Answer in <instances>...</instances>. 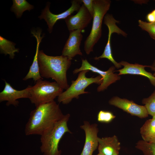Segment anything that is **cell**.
<instances>
[{"label": "cell", "instance_id": "1", "mask_svg": "<svg viewBox=\"0 0 155 155\" xmlns=\"http://www.w3.org/2000/svg\"><path fill=\"white\" fill-rule=\"evenodd\" d=\"M64 115L55 101L39 105L30 112L25 133L27 135L41 136L52 129Z\"/></svg>", "mask_w": 155, "mask_h": 155}, {"label": "cell", "instance_id": "2", "mask_svg": "<svg viewBox=\"0 0 155 155\" xmlns=\"http://www.w3.org/2000/svg\"><path fill=\"white\" fill-rule=\"evenodd\" d=\"M39 71L42 78H51L55 80L63 89L69 86L67 72L71 66V59L62 55L50 56L39 51L38 55Z\"/></svg>", "mask_w": 155, "mask_h": 155}, {"label": "cell", "instance_id": "3", "mask_svg": "<svg viewBox=\"0 0 155 155\" xmlns=\"http://www.w3.org/2000/svg\"><path fill=\"white\" fill-rule=\"evenodd\" d=\"M70 116L69 114L65 115L52 129L40 136V149L44 155H61L58 148L60 141L66 133H72L67 124Z\"/></svg>", "mask_w": 155, "mask_h": 155}, {"label": "cell", "instance_id": "4", "mask_svg": "<svg viewBox=\"0 0 155 155\" xmlns=\"http://www.w3.org/2000/svg\"><path fill=\"white\" fill-rule=\"evenodd\" d=\"M111 3L109 0H93L94 13L92 28L84 43V50L87 55L93 51L94 45L101 37L102 20L110 8Z\"/></svg>", "mask_w": 155, "mask_h": 155}, {"label": "cell", "instance_id": "5", "mask_svg": "<svg viewBox=\"0 0 155 155\" xmlns=\"http://www.w3.org/2000/svg\"><path fill=\"white\" fill-rule=\"evenodd\" d=\"M89 71L84 70L80 72L76 80L72 81L70 86L58 97V102L64 104H69L73 98L78 99L80 95L89 93L85 90L90 85L93 83L101 84L103 79L100 75L95 77H86V74Z\"/></svg>", "mask_w": 155, "mask_h": 155}, {"label": "cell", "instance_id": "6", "mask_svg": "<svg viewBox=\"0 0 155 155\" xmlns=\"http://www.w3.org/2000/svg\"><path fill=\"white\" fill-rule=\"evenodd\" d=\"M63 89L56 82L40 80L32 86L29 98L35 106L52 102L63 92Z\"/></svg>", "mask_w": 155, "mask_h": 155}, {"label": "cell", "instance_id": "7", "mask_svg": "<svg viewBox=\"0 0 155 155\" xmlns=\"http://www.w3.org/2000/svg\"><path fill=\"white\" fill-rule=\"evenodd\" d=\"M81 66L75 69L73 71L74 74L84 70H88L97 73L102 78L103 81L97 88V91L100 92L107 89L111 84L119 80L121 77L116 73H114L115 67L114 66H111L106 71H102L91 64L86 59H82Z\"/></svg>", "mask_w": 155, "mask_h": 155}, {"label": "cell", "instance_id": "8", "mask_svg": "<svg viewBox=\"0 0 155 155\" xmlns=\"http://www.w3.org/2000/svg\"><path fill=\"white\" fill-rule=\"evenodd\" d=\"M119 23V21L116 20L112 15L109 14L105 15L104 17V23L107 26L108 30L107 42L102 54L98 57H96L94 58L96 60L106 58L111 61L115 67L117 69L120 68L122 66L119 63L116 61L113 57L111 46V35L114 33L121 34L124 36L127 35V34L125 32L116 25V24Z\"/></svg>", "mask_w": 155, "mask_h": 155}, {"label": "cell", "instance_id": "9", "mask_svg": "<svg viewBox=\"0 0 155 155\" xmlns=\"http://www.w3.org/2000/svg\"><path fill=\"white\" fill-rule=\"evenodd\" d=\"M71 7L65 11L58 14L52 13L49 9L50 4L48 3L42 11L41 14L39 16L40 20L44 19L46 22L50 33L52 32L53 27L58 20L65 19L71 15L75 11H78L81 6V0H73L71 2Z\"/></svg>", "mask_w": 155, "mask_h": 155}, {"label": "cell", "instance_id": "10", "mask_svg": "<svg viewBox=\"0 0 155 155\" xmlns=\"http://www.w3.org/2000/svg\"><path fill=\"white\" fill-rule=\"evenodd\" d=\"M80 127L84 131L85 139L83 150L80 155H92L98 146V125L96 123L90 124L89 121H85Z\"/></svg>", "mask_w": 155, "mask_h": 155}, {"label": "cell", "instance_id": "11", "mask_svg": "<svg viewBox=\"0 0 155 155\" xmlns=\"http://www.w3.org/2000/svg\"><path fill=\"white\" fill-rule=\"evenodd\" d=\"M109 104L121 109L131 115L141 118L147 117L148 114L144 106L138 104L132 100L114 96L108 101Z\"/></svg>", "mask_w": 155, "mask_h": 155}, {"label": "cell", "instance_id": "12", "mask_svg": "<svg viewBox=\"0 0 155 155\" xmlns=\"http://www.w3.org/2000/svg\"><path fill=\"white\" fill-rule=\"evenodd\" d=\"M5 86L3 90L0 93V102L6 101V105H12L15 106L18 105V99L28 98L30 96V92L32 86L29 85L23 90H19L14 88L8 83L4 80Z\"/></svg>", "mask_w": 155, "mask_h": 155}, {"label": "cell", "instance_id": "13", "mask_svg": "<svg viewBox=\"0 0 155 155\" xmlns=\"http://www.w3.org/2000/svg\"><path fill=\"white\" fill-rule=\"evenodd\" d=\"M93 17L83 4H82L77 13L70 15L65 19L69 31L78 29L82 30L87 26Z\"/></svg>", "mask_w": 155, "mask_h": 155}, {"label": "cell", "instance_id": "14", "mask_svg": "<svg viewBox=\"0 0 155 155\" xmlns=\"http://www.w3.org/2000/svg\"><path fill=\"white\" fill-rule=\"evenodd\" d=\"M82 30L78 29L69 32V35L62 51V55L72 59L77 55H82L80 46L83 36Z\"/></svg>", "mask_w": 155, "mask_h": 155}, {"label": "cell", "instance_id": "15", "mask_svg": "<svg viewBox=\"0 0 155 155\" xmlns=\"http://www.w3.org/2000/svg\"><path fill=\"white\" fill-rule=\"evenodd\" d=\"M119 63L123 67L115 71L119 72L118 75L129 74L144 76L147 78L151 84L155 87V76L145 69V67H149L150 65H143L136 63L131 64L124 61H122Z\"/></svg>", "mask_w": 155, "mask_h": 155}, {"label": "cell", "instance_id": "16", "mask_svg": "<svg viewBox=\"0 0 155 155\" xmlns=\"http://www.w3.org/2000/svg\"><path fill=\"white\" fill-rule=\"evenodd\" d=\"M41 32L42 30L40 29H38L36 30H33L31 31V34L35 38L36 40V49L33 62L30 67L29 71L23 79L24 81L32 78L35 83L38 80L43 79L41 77L40 74L38 59L40 44L44 36L43 35L41 36Z\"/></svg>", "mask_w": 155, "mask_h": 155}, {"label": "cell", "instance_id": "17", "mask_svg": "<svg viewBox=\"0 0 155 155\" xmlns=\"http://www.w3.org/2000/svg\"><path fill=\"white\" fill-rule=\"evenodd\" d=\"M99 152L104 155H114L119 154L121 148L120 143L115 135L101 138L98 137Z\"/></svg>", "mask_w": 155, "mask_h": 155}, {"label": "cell", "instance_id": "18", "mask_svg": "<svg viewBox=\"0 0 155 155\" xmlns=\"http://www.w3.org/2000/svg\"><path fill=\"white\" fill-rule=\"evenodd\" d=\"M140 133L143 140L155 143V118L146 121L140 129Z\"/></svg>", "mask_w": 155, "mask_h": 155}, {"label": "cell", "instance_id": "19", "mask_svg": "<svg viewBox=\"0 0 155 155\" xmlns=\"http://www.w3.org/2000/svg\"><path fill=\"white\" fill-rule=\"evenodd\" d=\"M15 44L14 43L0 36V53L5 55H9L11 59L14 58L16 53L19 52V49L15 48Z\"/></svg>", "mask_w": 155, "mask_h": 155}, {"label": "cell", "instance_id": "20", "mask_svg": "<svg viewBox=\"0 0 155 155\" xmlns=\"http://www.w3.org/2000/svg\"><path fill=\"white\" fill-rule=\"evenodd\" d=\"M11 10L14 12L17 18L21 17L25 11H30L34 8V6L26 0H13Z\"/></svg>", "mask_w": 155, "mask_h": 155}, {"label": "cell", "instance_id": "21", "mask_svg": "<svg viewBox=\"0 0 155 155\" xmlns=\"http://www.w3.org/2000/svg\"><path fill=\"white\" fill-rule=\"evenodd\" d=\"M135 147L140 150L143 155H155V143L140 140L136 143Z\"/></svg>", "mask_w": 155, "mask_h": 155}, {"label": "cell", "instance_id": "22", "mask_svg": "<svg viewBox=\"0 0 155 155\" xmlns=\"http://www.w3.org/2000/svg\"><path fill=\"white\" fill-rule=\"evenodd\" d=\"M142 103L144 104L148 114L153 117L155 115V90L149 97L143 98Z\"/></svg>", "mask_w": 155, "mask_h": 155}, {"label": "cell", "instance_id": "23", "mask_svg": "<svg viewBox=\"0 0 155 155\" xmlns=\"http://www.w3.org/2000/svg\"><path fill=\"white\" fill-rule=\"evenodd\" d=\"M138 26L143 30L147 32L150 37L155 40V22H147L138 20Z\"/></svg>", "mask_w": 155, "mask_h": 155}, {"label": "cell", "instance_id": "24", "mask_svg": "<svg viewBox=\"0 0 155 155\" xmlns=\"http://www.w3.org/2000/svg\"><path fill=\"white\" fill-rule=\"evenodd\" d=\"M115 117V116L111 112L101 110L98 114L97 119L99 122L109 123L111 122Z\"/></svg>", "mask_w": 155, "mask_h": 155}, {"label": "cell", "instance_id": "25", "mask_svg": "<svg viewBox=\"0 0 155 155\" xmlns=\"http://www.w3.org/2000/svg\"><path fill=\"white\" fill-rule=\"evenodd\" d=\"M81 2L83 3L91 15L93 17L94 9L93 5V0H81Z\"/></svg>", "mask_w": 155, "mask_h": 155}, {"label": "cell", "instance_id": "26", "mask_svg": "<svg viewBox=\"0 0 155 155\" xmlns=\"http://www.w3.org/2000/svg\"><path fill=\"white\" fill-rule=\"evenodd\" d=\"M146 18L148 22H155V17L152 11L147 14Z\"/></svg>", "mask_w": 155, "mask_h": 155}, {"label": "cell", "instance_id": "27", "mask_svg": "<svg viewBox=\"0 0 155 155\" xmlns=\"http://www.w3.org/2000/svg\"><path fill=\"white\" fill-rule=\"evenodd\" d=\"M149 68L151 69L152 71H154V73L153 74L155 76V59L154 60L152 65H150Z\"/></svg>", "mask_w": 155, "mask_h": 155}, {"label": "cell", "instance_id": "28", "mask_svg": "<svg viewBox=\"0 0 155 155\" xmlns=\"http://www.w3.org/2000/svg\"><path fill=\"white\" fill-rule=\"evenodd\" d=\"M152 12V13L155 17V9L153 10Z\"/></svg>", "mask_w": 155, "mask_h": 155}, {"label": "cell", "instance_id": "29", "mask_svg": "<svg viewBox=\"0 0 155 155\" xmlns=\"http://www.w3.org/2000/svg\"><path fill=\"white\" fill-rule=\"evenodd\" d=\"M96 155H104L101 153L98 152V153Z\"/></svg>", "mask_w": 155, "mask_h": 155}, {"label": "cell", "instance_id": "30", "mask_svg": "<svg viewBox=\"0 0 155 155\" xmlns=\"http://www.w3.org/2000/svg\"><path fill=\"white\" fill-rule=\"evenodd\" d=\"M114 155H119V154L117 153H115Z\"/></svg>", "mask_w": 155, "mask_h": 155}, {"label": "cell", "instance_id": "31", "mask_svg": "<svg viewBox=\"0 0 155 155\" xmlns=\"http://www.w3.org/2000/svg\"><path fill=\"white\" fill-rule=\"evenodd\" d=\"M152 118H155V115L153 117H152Z\"/></svg>", "mask_w": 155, "mask_h": 155}]
</instances>
